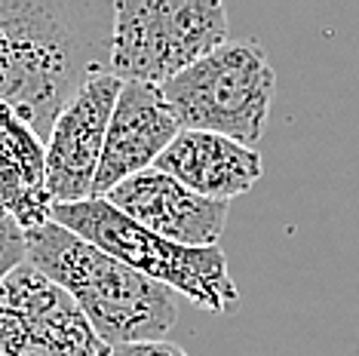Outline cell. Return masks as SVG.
Instances as JSON below:
<instances>
[{"label": "cell", "instance_id": "6da1fadb", "mask_svg": "<svg viewBox=\"0 0 359 356\" xmlns=\"http://www.w3.org/2000/svg\"><path fill=\"white\" fill-rule=\"evenodd\" d=\"M114 4L0 0V102L40 142L95 74L111 71Z\"/></svg>", "mask_w": 359, "mask_h": 356}, {"label": "cell", "instance_id": "7a4b0ae2", "mask_svg": "<svg viewBox=\"0 0 359 356\" xmlns=\"http://www.w3.org/2000/svg\"><path fill=\"white\" fill-rule=\"evenodd\" d=\"M28 264L74 298L111 350L166 341L178 320L172 289L148 280L55 221L28 233Z\"/></svg>", "mask_w": 359, "mask_h": 356}, {"label": "cell", "instance_id": "3957f363", "mask_svg": "<svg viewBox=\"0 0 359 356\" xmlns=\"http://www.w3.org/2000/svg\"><path fill=\"white\" fill-rule=\"evenodd\" d=\"M53 221L144 273L148 280L184 295L203 310L227 313L240 304V289L231 280L222 246H178L142 228L108 200L55 206Z\"/></svg>", "mask_w": 359, "mask_h": 356}, {"label": "cell", "instance_id": "277c9868", "mask_svg": "<svg viewBox=\"0 0 359 356\" xmlns=\"http://www.w3.org/2000/svg\"><path fill=\"white\" fill-rule=\"evenodd\" d=\"M227 43L218 0H117L111 74L123 83L163 86Z\"/></svg>", "mask_w": 359, "mask_h": 356}, {"label": "cell", "instance_id": "5b68a950", "mask_svg": "<svg viewBox=\"0 0 359 356\" xmlns=\"http://www.w3.org/2000/svg\"><path fill=\"white\" fill-rule=\"evenodd\" d=\"M160 89L182 129L255 148L271 117L276 74L258 43L227 40Z\"/></svg>", "mask_w": 359, "mask_h": 356}, {"label": "cell", "instance_id": "8992f818", "mask_svg": "<svg viewBox=\"0 0 359 356\" xmlns=\"http://www.w3.org/2000/svg\"><path fill=\"white\" fill-rule=\"evenodd\" d=\"M0 356H111L65 289L28 261L0 282Z\"/></svg>", "mask_w": 359, "mask_h": 356}, {"label": "cell", "instance_id": "52a82bcc", "mask_svg": "<svg viewBox=\"0 0 359 356\" xmlns=\"http://www.w3.org/2000/svg\"><path fill=\"white\" fill-rule=\"evenodd\" d=\"M120 93L123 80L104 71L89 80L55 117L53 135L46 142V184L55 206L93 200L104 139Z\"/></svg>", "mask_w": 359, "mask_h": 356}, {"label": "cell", "instance_id": "ba28073f", "mask_svg": "<svg viewBox=\"0 0 359 356\" xmlns=\"http://www.w3.org/2000/svg\"><path fill=\"white\" fill-rule=\"evenodd\" d=\"M104 200L142 228L178 246H218L231 209V203L200 197L160 169H144L126 178Z\"/></svg>", "mask_w": 359, "mask_h": 356}, {"label": "cell", "instance_id": "9c48e42d", "mask_svg": "<svg viewBox=\"0 0 359 356\" xmlns=\"http://www.w3.org/2000/svg\"><path fill=\"white\" fill-rule=\"evenodd\" d=\"M178 132H182V123L175 120L169 102L163 99L160 86L123 83L108 126V139H104L93 200H104L126 178L154 169L163 151L178 139Z\"/></svg>", "mask_w": 359, "mask_h": 356}, {"label": "cell", "instance_id": "30bf717a", "mask_svg": "<svg viewBox=\"0 0 359 356\" xmlns=\"http://www.w3.org/2000/svg\"><path fill=\"white\" fill-rule=\"evenodd\" d=\"M154 169L172 175L200 197L231 203L233 197L252 191V184L264 172V163L255 148H246L233 139L182 129Z\"/></svg>", "mask_w": 359, "mask_h": 356}, {"label": "cell", "instance_id": "8fae6325", "mask_svg": "<svg viewBox=\"0 0 359 356\" xmlns=\"http://www.w3.org/2000/svg\"><path fill=\"white\" fill-rule=\"evenodd\" d=\"M0 206L31 233L53 221L46 144L0 102Z\"/></svg>", "mask_w": 359, "mask_h": 356}, {"label": "cell", "instance_id": "7c38bea8", "mask_svg": "<svg viewBox=\"0 0 359 356\" xmlns=\"http://www.w3.org/2000/svg\"><path fill=\"white\" fill-rule=\"evenodd\" d=\"M28 261V233L0 206V282Z\"/></svg>", "mask_w": 359, "mask_h": 356}, {"label": "cell", "instance_id": "4fadbf2b", "mask_svg": "<svg viewBox=\"0 0 359 356\" xmlns=\"http://www.w3.org/2000/svg\"><path fill=\"white\" fill-rule=\"evenodd\" d=\"M111 356H187V353L178 344H169V341H148V344L114 347Z\"/></svg>", "mask_w": 359, "mask_h": 356}]
</instances>
